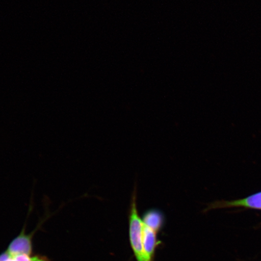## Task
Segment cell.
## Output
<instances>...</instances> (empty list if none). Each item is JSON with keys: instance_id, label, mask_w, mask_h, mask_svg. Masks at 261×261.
<instances>
[{"instance_id": "6da1fadb", "label": "cell", "mask_w": 261, "mask_h": 261, "mask_svg": "<svg viewBox=\"0 0 261 261\" xmlns=\"http://www.w3.org/2000/svg\"><path fill=\"white\" fill-rule=\"evenodd\" d=\"M129 234L130 246L137 260L151 261L146 256L143 246V221L139 216L137 205V189H134L129 215Z\"/></svg>"}, {"instance_id": "7a4b0ae2", "label": "cell", "mask_w": 261, "mask_h": 261, "mask_svg": "<svg viewBox=\"0 0 261 261\" xmlns=\"http://www.w3.org/2000/svg\"><path fill=\"white\" fill-rule=\"evenodd\" d=\"M244 207L251 210H261V192L240 200L217 201L208 205L204 212L217 208Z\"/></svg>"}, {"instance_id": "3957f363", "label": "cell", "mask_w": 261, "mask_h": 261, "mask_svg": "<svg viewBox=\"0 0 261 261\" xmlns=\"http://www.w3.org/2000/svg\"><path fill=\"white\" fill-rule=\"evenodd\" d=\"M25 227L21 231L20 234L16 237L9 244L6 252L12 255L18 254H28L32 253V237L34 231L30 234H26Z\"/></svg>"}, {"instance_id": "277c9868", "label": "cell", "mask_w": 261, "mask_h": 261, "mask_svg": "<svg viewBox=\"0 0 261 261\" xmlns=\"http://www.w3.org/2000/svg\"><path fill=\"white\" fill-rule=\"evenodd\" d=\"M158 231L146 226L143 223V246L148 258L154 260L155 250L160 244L158 240Z\"/></svg>"}, {"instance_id": "5b68a950", "label": "cell", "mask_w": 261, "mask_h": 261, "mask_svg": "<svg viewBox=\"0 0 261 261\" xmlns=\"http://www.w3.org/2000/svg\"><path fill=\"white\" fill-rule=\"evenodd\" d=\"M142 221L146 226L159 232L164 225L165 216L159 210H151L146 212L143 215Z\"/></svg>"}, {"instance_id": "8992f818", "label": "cell", "mask_w": 261, "mask_h": 261, "mask_svg": "<svg viewBox=\"0 0 261 261\" xmlns=\"http://www.w3.org/2000/svg\"><path fill=\"white\" fill-rule=\"evenodd\" d=\"M0 261H50L47 257L41 255H28V254H18L12 255L6 252L0 254Z\"/></svg>"}]
</instances>
